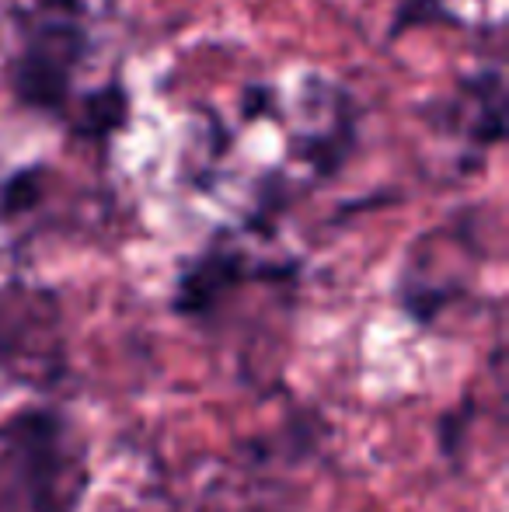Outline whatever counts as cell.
Segmentation results:
<instances>
[{"mask_svg":"<svg viewBox=\"0 0 509 512\" xmlns=\"http://www.w3.org/2000/svg\"><path fill=\"white\" fill-rule=\"evenodd\" d=\"M39 175H42L39 168H28V171H21V175L14 178L11 185H7V189H4V209H7V213H18V209H25V206L35 203Z\"/></svg>","mask_w":509,"mask_h":512,"instance_id":"4","label":"cell"},{"mask_svg":"<svg viewBox=\"0 0 509 512\" xmlns=\"http://www.w3.org/2000/svg\"><path fill=\"white\" fill-rule=\"evenodd\" d=\"M126 91L123 84H109L105 91H95V95L84 102V115L77 122L84 136H105L109 129H119L126 122Z\"/></svg>","mask_w":509,"mask_h":512,"instance_id":"3","label":"cell"},{"mask_svg":"<svg viewBox=\"0 0 509 512\" xmlns=\"http://www.w3.org/2000/svg\"><path fill=\"white\" fill-rule=\"evenodd\" d=\"M241 279H245V262H241V255L213 251V255L199 258L182 276L175 307L182 310V314H206V310L217 307V300L224 297L231 286H238Z\"/></svg>","mask_w":509,"mask_h":512,"instance_id":"2","label":"cell"},{"mask_svg":"<svg viewBox=\"0 0 509 512\" xmlns=\"http://www.w3.org/2000/svg\"><path fill=\"white\" fill-rule=\"evenodd\" d=\"M84 49H88V35L77 21H39L28 35L21 56L7 67L14 98L28 108H39V112L63 115Z\"/></svg>","mask_w":509,"mask_h":512,"instance_id":"1","label":"cell"},{"mask_svg":"<svg viewBox=\"0 0 509 512\" xmlns=\"http://www.w3.org/2000/svg\"><path fill=\"white\" fill-rule=\"evenodd\" d=\"M433 14H440L443 21H457V18H450V11L440 4V0H405L401 4V11H398V21H394V32H405L412 21H422V18H433Z\"/></svg>","mask_w":509,"mask_h":512,"instance_id":"5","label":"cell"},{"mask_svg":"<svg viewBox=\"0 0 509 512\" xmlns=\"http://www.w3.org/2000/svg\"><path fill=\"white\" fill-rule=\"evenodd\" d=\"M46 7H53V11H63V18H70V14H81L84 0H42Z\"/></svg>","mask_w":509,"mask_h":512,"instance_id":"6","label":"cell"}]
</instances>
